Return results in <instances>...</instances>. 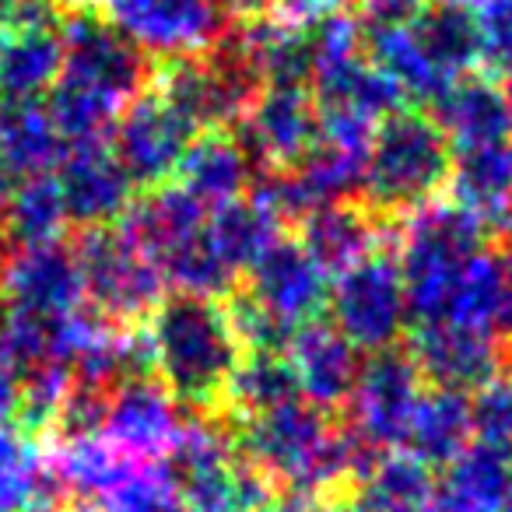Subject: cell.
<instances>
[{
  "mask_svg": "<svg viewBox=\"0 0 512 512\" xmlns=\"http://www.w3.org/2000/svg\"><path fill=\"white\" fill-rule=\"evenodd\" d=\"M109 22L144 57H200L221 39V15L207 0H109Z\"/></svg>",
  "mask_w": 512,
  "mask_h": 512,
  "instance_id": "7c38bea8",
  "label": "cell"
},
{
  "mask_svg": "<svg viewBox=\"0 0 512 512\" xmlns=\"http://www.w3.org/2000/svg\"><path fill=\"white\" fill-rule=\"evenodd\" d=\"M57 186L64 197L67 225L78 228H102L120 225V218L130 211L137 190L123 165L116 162L109 141L78 144L67 148V155L57 165Z\"/></svg>",
  "mask_w": 512,
  "mask_h": 512,
  "instance_id": "9a60e30c",
  "label": "cell"
},
{
  "mask_svg": "<svg viewBox=\"0 0 512 512\" xmlns=\"http://www.w3.org/2000/svg\"><path fill=\"white\" fill-rule=\"evenodd\" d=\"M67 242L81 267L88 306L113 327H141L169 295L162 274L120 225L78 228Z\"/></svg>",
  "mask_w": 512,
  "mask_h": 512,
  "instance_id": "5b68a950",
  "label": "cell"
},
{
  "mask_svg": "<svg viewBox=\"0 0 512 512\" xmlns=\"http://www.w3.org/2000/svg\"><path fill=\"white\" fill-rule=\"evenodd\" d=\"M446 193L463 211L477 214L491 235L512 232V137L453 148Z\"/></svg>",
  "mask_w": 512,
  "mask_h": 512,
  "instance_id": "d6986e66",
  "label": "cell"
},
{
  "mask_svg": "<svg viewBox=\"0 0 512 512\" xmlns=\"http://www.w3.org/2000/svg\"><path fill=\"white\" fill-rule=\"evenodd\" d=\"M0 228L8 235L11 249L64 239V228L71 225H67L57 176L53 172H39V176L18 179L15 193H11L4 211H0Z\"/></svg>",
  "mask_w": 512,
  "mask_h": 512,
  "instance_id": "f1b7e54d",
  "label": "cell"
},
{
  "mask_svg": "<svg viewBox=\"0 0 512 512\" xmlns=\"http://www.w3.org/2000/svg\"><path fill=\"white\" fill-rule=\"evenodd\" d=\"M432 116L453 148H474V144L509 141L512 116L505 95L488 78H460L432 102Z\"/></svg>",
  "mask_w": 512,
  "mask_h": 512,
  "instance_id": "cb8c5ba5",
  "label": "cell"
},
{
  "mask_svg": "<svg viewBox=\"0 0 512 512\" xmlns=\"http://www.w3.org/2000/svg\"><path fill=\"white\" fill-rule=\"evenodd\" d=\"M151 372L179 411L190 418H221L242 344L221 299L169 292L144 320Z\"/></svg>",
  "mask_w": 512,
  "mask_h": 512,
  "instance_id": "7a4b0ae2",
  "label": "cell"
},
{
  "mask_svg": "<svg viewBox=\"0 0 512 512\" xmlns=\"http://www.w3.org/2000/svg\"><path fill=\"white\" fill-rule=\"evenodd\" d=\"M8 235H4V228H0V260H4V256H8Z\"/></svg>",
  "mask_w": 512,
  "mask_h": 512,
  "instance_id": "7bdbcfd3",
  "label": "cell"
},
{
  "mask_svg": "<svg viewBox=\"0 0 512 512\" xmlns=\"http://www.w3.org/2000/svg\"><path fill=\"white\" fill-rule=\"evenodd\" d=\"M0 309H4V295H0Z\"/></svg>",
  "mask_w": 512,
  "mask_h": 512,
  "instance_id": "f6af8a7d",
  "label": "cell"
},
{
  "mask_svg": "<svg viewBox=\"0 0 512 512\" xmlns=\"http://www.w3.org/2000/svg\"><path fill=\"white\" fill-rule=\"evenodd\" d=\"M474 442V425H470V397L456 390H435L425 386L418 407L404 432V449L428 470H442Z\"/></svg>",
  "mask_w": 512,
  "mask_h": 512,
  "instance_id": "d4e9b609",
  "label": "cell"
},
{
  "mask_svg": "<svg viewBox=\"0 0 512 512\" xmlns=\"http://www.w3.org/2000/svg\"><path fill=\"white\" fill-rule=\"evenodd\" d=\"M428 512H432V509H428Z\"/></svg>",
  "mask_w": 512,
  "mask_h": 512,
  "instance_id": "bcb514c9",
  "label": "cell"
},
{
  "mask_svg": "<svg viewBox=\"0 0 512 512\" xmlns=\"http://www.w3.org/2000/svg\"><path fill=\"white\" fill-rule=\"evenodd\" d=\"M421 393H425V379L404 344L369 355L355 379V390L341 407L344 432L369 446L372 453H393L404 442L407 421Z\"/></svg>",
  "mask_w": 512,
  "mask_h": 512,
  "instance_id": "52a82bcc",
  "label": "cell"
},
{
  "mask_svg": "<svg viewBox=\"0 0 512 512\" xmlns=\"http://www.w3.org/2000/svg\"><path fill=\"white\" fill-rule=\"evenodd\" d=\"M502 512H512V470H509V491H505V505Z\"/></svg>",
  "mask_w": 512,
  "mask_h": 512,
  "instance_id": "b9f144b4",
  "label": "cell"
},
{
  "mask_svg": "<svg viewBox=\"0 0 512 512\" xmlns=\"http://www.w3.org/2000/svg\"><path fill=\"white\" fill-rule=\"evenodd\" d=\"M470 425L477 442L512 449V376H498L470 393Z\"/></svg>",
  "mask_w": 512,
  "mask_h": 512,
  "instance_id": "d6a6232c",
  "label": "cell"
},
{
  "mask_svg": "<svg viewBox=\"0 0 512 512\" xmlns=\"http://www.w3.org/2000/svg\"><path fill=\"white\" fill-rule=\"evenodd\" d=\"M4 306L39 320H64L88 306L81 267L67 239L15 246L0 260Z\"/></svg>",
  "mask_w": 512,
  "mask_h": 512,
  "instance_id": "9c48e42d",
  "label": "cell"
},
{
  "mask_svg": "<svg viewBox=\"0 0 512 512\" xmlns=\"http://www.w3.org/2000/svg\"><path fill=\"white\" fill-rule=\"evenodd\" d=\"M64 39L53 0H18L8 29L0 32V99L39 102L57 85Z\"/></svg>",
  "mask_w": 512,
  "mask_h": 512,
  "instance_id": "30bf717a",
  "label": "cell"
},
{
  "mask_svg": "<svg viewBox=\"0 0 512 512\" xmlns=\"http://www.w3.org/2000/svg\"><path fill=\"white\" fill-rule=\"evenodd\" d=\"M400 225L404 228L397 235V267L404 278L411 327L442 323L470 260L484 253L495 235L477 214L463 211L453 200H435Z\"/></svg>",
  "mask_w": 512,
  "mask_h": 512,
  "instance_id": "277c9868",
  "label": "cell"
},
{
  "mask_svg": "<svg viewBox=\"0 0 512 512\" xmlns=\"http://www.w3.org/2000/svg\"><path fill=\"white\" fill-rule=\"evenodd\" d=\"M428 4V0H369V15H404Z\"/></svg>",
  "mask_w": 512,
  "mask_h": 512,
  "instance_id": "8d00e7d4",
  "label": "cell"
},
{
  "mask_svg": "<svg viewBox=\"0 0 512 512\" xmlns=\"http://www.w3.org/2000/svg\"><path fill=\"white\" fill-rule=\"evenodd\" d=\"M302 400L295 372L285 355H264V351H246L239 369L232 372L225 397L228 418H253V414L274 411L281 404Z\"/></svg>",
  "mask_w": 512,
  "mask_h": 512,
  "instance_id": "4dcf8cb0",
  "label": "cell"
},
{
  "mask_svg": "<svg viewBox=\"0 0 512 512\" xmlns=\"http://www.w3.org/2000/svg\"><path fill=\"white\" fill-rule=\"evenodd\" d=\"M453 4H463V8H474V4H481V0H453Z\"/></svg>",
  "mask_w": 512,
  "mask_h": 512,
  "instance_id": "ee69618b",
  "label": "cell"
},
{
  "mask_svg": "<svg viewBox=\"0 0 512 512\" xmlns=\"http://www.w3.org/2000/svg\"><path fill=\"white\" fill-rule=\"evenodd\" d=\"M67 502L43 453L15 428H0V512H39Z\"/></svg>",
  "mask_w": 512,
  "mask_h": 512,
  "instance_id": "83f0119b",
  "label": "cell"
},
{
  "mask_svg": "<svg viewBox=\"0 0 512 512\" xmlns=\"http://www.w3.org/2000/svg\"><path fill=\"white\" fill-rule=\"evenodd\" d=\"M239 285L256 306L292 330L320 320L330 302V278L295 235H278Z\"/></svg>",
  "mask_w": 512,
  "mask_h": 512,
  "instance_id": "8fae6325",
  "label": "cell"
},
{
  "mask_svg": "<svg viewBox=\"0 0 512 512\" xmlns=\"http://www.w3.org/2000/svg\"><path fill=\"white\" fill-rule=\"evenodd\" d=\"M470 11L481 39V64L512 71V0H481Z\"/></svg>",
  "mask_w": 512,
  "mask_h": 512,
  "instance_id": "836d02e7",
  "label": "cell"
},
{
  "mask_svg": "<svg viewBox=\"0 0 512 512\" xmlns=\"http://www.w3.org/2000/svg\"><path fill=\"white\" fill-rule=\"evenodd\" d=\"M193 137H197V127L165 95L148 92L127 102V109L116 116L109 130V148L130 176L134 190L144 193L176 179Z\"/></svg>",
  "mask_w": 512,
  "mask_h": 512,
  "instance_id": "ba28073f",
  "label": "cell"
},
{
  "mask_svg": "<svg viewBox=\"0 0 512 512\" xmlns=\"http://www.w3.org/2000/svg\"><path fill=\"white\" fill-rule=\"evenodd\" d=\"M109 390H99V386H88L71 379L64 400H60L57 421H53V435L60 442L67 439H88V435H102V425H106V411H109Z\"/></svg>",
  "mask_w": 512,
  "mask_h": 512,
  "instance_id": "1f68e13d",
  "label": "cell"
},
{
  "mask_svg": "<svg viewBox=\"0 0 512 512\" xmlns=\"http://www.w3.org/2000/svg\"><path fill=\"white\" fill-rule=\"evenodd\" d=\"M232 134L256 172L288 169L320 137L313 95L309 88H260L256 102L232 127Z\"/></svg>",
  "mask_w": 512,
  "mask_h": 512,
  "instance_id": "5bb4252c",
  "label": "cell"
},
{
  "mask_svg": "<svg viewBox=\"0 0 512 512\" xmlns=\"http://www.w3.org/2000/svg\"><path fill=\"white\" fill-rule=\"evenodd\" d=\"M64 4H74V8H81V11H95L99 4H109V0H64Z\"/></svg>",
  "mask_w": 512,
  "mask_h": 512,
  "instance_id": "ab89813d",
  "label": "cell"
},
{
  "mask_svg": "<svg viewBox=\"0 0 512 512\" xmlns=\"http://www.w3.org/2000/svg\"><path fill=\"white\" fill-rule=\"evenodd\" d=\"M207 242L214 246V253L225 260L228 271L242 274L264 256V249L271 246L278 235H285V228L264 211V207H256L249 197L232 200L225 207H214L207 211Z\"/></svg>",
  "mask_w": 512,
  "mask_h": 512,
  "instance_id": "f546056e",
  "label": "cell"
},
{
  "mask_svg": "<svg viewBox=\"0 0 512 512\" xmlns=\"http://www.w3.org/2000/svg\"><path fill=\"white\" fill-rule=\"evenodd\" d=\"M330 323L355 344L358 351L400 348L411 334L404 278L397 267V249H379L362 264L337 274L327 302Z\"/></svg>",
  "mask_w": 512,
  "mask_h": 512,
  "instance_id": "8992f818",
  "label": "cell"
},
{
  "mask_svg": "<svg viewBox=\"0 0 512 512\" xmlns=\"http://www.w3.org/2000/svg\"><path fill=\"white\" fill-rule=\"evenodd\" d=\"M505 95V106H509V116H512V71H505V85H498Z\"/></svg>",
  "mask_w": 512,
  "mask_h": 512,
  "instance_id": "60d3db41",
  "label": "cell"
},
{
  "mask_svg": "<svg viewBox=\"0 0 512 512\" xmlns=\"http://www.w3.org/2000/svg\"><path fill=\"white\" fill-rule=\"evenodd\" d=\"M64 67L46 95V116L67 148L109 141L116 116L144 92L151 64L99 11H78L60 32Z\"/></svg>",
  "mask_w": 512,
  "mask_h": 512,
  "instance_id": "6da1fadb",
  "label": "cell"
},
{
  "mask_svg": "<svg viewBox=\"0 0 512 512\" xmlns=\"http://www.w3.org/2000/svg\"><path fill=\"white\" fill-rule=\"evenodd\" d=\"M186 421L176 400L155 376L127 379L113 390L102 425V439L134 460H165L176 449Z\"/></svg>",
  "mask_w": 512,
  "mask_h": 512,
  "instance_id": "2e32d148",
  "label": "cell"
},
{
  "mask_svg": "<svg viewBox=\"0 0 512 512\" xmlns=\"http://www.w3.org/2000/svg\"><path fill=\"white\" fill-rule=\"evenodd\" d=\"M64 155L67 144L60 141L43 102H4L0 109V162L18 179L53 172Z\"/></svg>",
  "mask_w": 512,
  "mask_h": 512,
  "instance_id": "4316f807",
  "label": "cell"
},
{
  "mask_svg": "<svg viewBox=\"0 0 512 512\" xmlns=\"http://www.w3.org/2000/svg\"><path fill=\"white\" fill-rule=\"evenodd\" d=\"M264 512H348V505L337 502H313V498H295V495H281L267 505Z\"/></svg>",
  "mask_w": 512,
  "mask_h": 512,
  "instance_id": "d590c367",
  "label": "cell"
},
{
  "mask_svg": "<svg viewBox=\"0 0 512 512\" xmlns=\"http://www.w3.org/2000/svg\"><path fill=\"white\" fill-rule=\"evenodd\" d=\"M15 4H18V0H0V32L8 29L11 15H15Z\"/></svg>",
  "mask_w": 512,
  "mask_h": 512,
  "instance_id": "f35d334b",
  "label": "cell"
},
{
  "mask_svg": "<svg viewBox=\"0 0 512 512\" xmlns=\"http://www.w3.org/2000/svg\"><path fill=\"white\" fill-rule=\"evenodd\" d=\"M214 11H218L221 18H242V22H253V18H260L267 11V4L271 0H207Z\"/></svg>",
  "mask_w": 512,
  "mask_h": 512,
  "instance_id": "e575fe53",
  "label": "cell"
},
{
  "mask_svg": "<svg viewBox=\"0 0 512 512\" xmlns=\"http://www.w3.org/2000/svg\"><path fill=\"white\" fill-rule=\"evenodd\" d=\"M15 186H18V176L8 169V165L0 162V211H4V204H8V197L15 193Z\"/></svg>",
  "mask_w": 512,
  "mask_h": 512,
  "instance_id": "74e56055",
  "label": "cell"
},
{
  "mask_svg": "<svg viewBox=\"0 0 512 512\" xmlns=\"http://www.w3.org/2000/svg\"><path fill=\"white\" fill-rule=\"evenodd\" d=\"M309 95L316 102V113L344 116V120L365 123V127H379L386 116L404 109V92L397 81L386 78L372 60L355 57L344 64L323 67L316 71Z\"/></svg>",
  "mask_w": 512,
  "mask_h": 512,
  "instance_id": "ffe728a7",
  "label": "cell"
},
{
  "mask_svg": "<svg viewBox=\"0 0 512 512\" xmlns=\"http://www.w3.org/2000/svg\"><path fill=\"white\" fill-rule=\"evenodd\" d=\"M285 358L295 372L302 400L327 414L341 411L362 372V351L330 320H313L295 330Z\"/></svg>",
  "mask_w": 512,
  "mask_h": 512,
  "instance_id": "e0dca14e",
  "label": "cell"
},
{
  "mask_svg": "<svg viewBox=\"0 0 512 512\" xmlns=\"http://www.w3.org/2000/svg\"><path fill=\"white\" fill-rule=\"evenodd\" d=\"M453 144L421 109H397L372 130L365 151L362 204L383 221H404L435 204L449 186Z\"/></svg>",
  "mask_w": 512,
  "mask_h": 512,
  "instance_id": "3957f363",
  "label": "cell"
},
{
  "mask_svg": "<svg viewBox=\"0 0 512 512\" xmlns=\"http://www.w3.org/2000/svg\"><path fill=\"white\" fill-rule=\"evenodd\" d=\"M435 502V470L407 453L379 456L348 498V512H428Z\"/></svg>",
  "mask_w": 512,
  "mask_h": 512,
  "instance_id": "484cf974",
  "label": "cell"
},
{
  "mask_svg": "<svg viewBox=\"0 0 512 512\" xmlns=\"http://www.w3.org/2000/svg\"><path fill=\"white\" fill-rule=\"evenodd\" d=\"M509 348H512V344H509Z\"/></svg>",
  "mask_w": 512,
  "mask_h": 512,
  "instance_id": "7dc6e473",
  "label": "cell"
},
{
  "mask_svg": "<svg viewBox=\"0 0 512 512\" xmlns=\"http://www.w3.org/2000/svg\"><path fill=\"white\" fill-rule=\"evenodd\" d=\"M512 449L470 442L435 481L432 512H502L509 491Z\"/></svg>",
  "mask_w": 512,
  "mask_h": 512,
  "instance_id": "603a6c76",
  "label": "cell"
},
{
  "mask_svg": "<svg viewBox=\"0 0 512 512\" xmlns=\"http://www.w3.org/2000/svg\"><path fill=\"white\" fill-rule=\"evenodd\" d=\"M407 351L418 365L425 386L435 390L474 393L498 379L505 362L502 341L484 330L460 327V323H421L407 334Z\"/></svg>",
  "mask_w": 512,
  "mask_h": 512,
  "instance_id": "4fadbf2b",
  "label": "cell"
},
{
  "mask_svg": "<svg viewBox=\"0 0 512 512\" xmlns=\"http://www.w3.org/2000/svg\"><path fill=\"white\" fill-rule=\"evenodd\" d=\"M390 228H400V221H383L362 204V200H341V204H323L313 214L299 221L295 239L306 246V253L323 267V274H344L348 267L362 264L365 256L379 249H397V235Z\"/></svg>",
  "mask_w": 512,
  "mask_h": 512,
  "instance_id": "ac0fdd59",
  "label": "cell"
},
{
  "mask_svg": "<svg viewBox=\"0 0 512 512\" xmlns=\"http://www.w3.org/2000/svg\"><path fill=\"white\" fill-rule=\"evenodd\" d=\"M176 179L200 207L214 211L246 197L256 179V165L249 162L232 130H204L186 148Z\"/></svg>",
  "mask_w": 512,
  "mask_h": 512,
  "instance_id": "44dd1931",
  "label": "cell"
},
{
  "mask_svg": "<svg viewBox=\"0 0 512 512\" xmlns=\"http://www.w3.org/2000/svg\"><path fill=\"white\" fill-rule=\"evenodd\" d=\"M407 29H411L418 50L432 64L446 85L474 74L481 64V39H477L474 11L453 4V0H428L421 8L407 11Z\"/></svg>",
  "mask_w": 512,
  "mask_h": 512,
  "instance_id": "7402d4cb",
  "label": "cell"
}]
</instances>
